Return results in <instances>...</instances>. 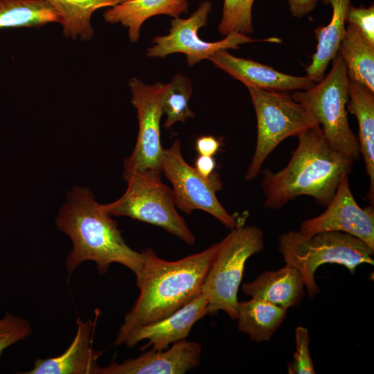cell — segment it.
Returning <instances> with one entry per match:
<instances>
[{
    "instance_id": "obj_1",
    "label": "cell",
    "mask_w": 374,
    "mask_h": 374,
    "mask_svg": "<svg viewBox=\"0 0 374 374\" xmlns=\"http://www.w3.org/2000/svg\"><path fill=\"white\" fill-rule=\"evenodd\" d=\"M220 242L175 261L159 257L154 249L141 252L143 265L136 275L139 295L125 314L114 344H123L134 329L172 314L201 293Z\"/></svg>"
},
{
    "instance_id": "obj_2",
    "label": "cell",
    "mask_w": 374,
    "mask_h": 374,
    "mask_svg": "<svg viewBox=\"0 0 374 374\" xmlns=\"http://www.w3.org/2000/svg\"><path fill=\"white\" fill-rule=\"evenodd\" d=\"M296 138L297 147L285 168L276 172L262 171L263 205L267 208L280 209L301 195L327 206L341 178L353 170L355 161L329 146L320 126L307 129Z\"/></svg>"
},
{
    "instance_id": "obj_3",
    "label": "cell",
    "mask_w": 374,
    "mask_h": 374,
    "mask_svg": "<svg viewBox=\"0 0 374 374\" xmlns=\"http://www.w3.org/2000/svg\"><path fill=\"white\" fill-rule=\"evenodd\" d=\"M55 224L73 243L65 259L68 276L84 261L94 262L100 275L106 274L112 263L123 265L135 276L140 272L141 252L127 245L116 221L96 201L89 188L75 186L69 192Z\"/></svg>"
},
{
    "instance_id": "obj_4",
    "label": "cell",
    "mask_w": 374,
    "mask_h": 374,
    "mask_svg": "<svg viewBox=\"0 0 374 374\" xmlns=\"http://www.w3.org/2000/svg\"><path fill=\"white\" fill-rule=\"evenodd\" d=\"M278 249L285 265L300 271L307 294L312 299L320 291L314 274L321 265L339 264L352 274L361 264L374 265V249L357 237L341 231L304 235L299 231H289L278 237Z\"/></svg>"
},
{
    "instance_id": "obj_5",
    "label": "cell",
    "mask_w": 374,
    "mask_h": 374,
    "mask_svg": "<svg viewBox=\"0 0 374 374\" xmlns=\"http://www.w3.org/2000/svg\"><path fill=\"white\" fill-rule=\"evenodd\" d=\"M348 81L346 65L337 53L321 80L308 89L293 91L291 96L321 125L329 146L355 161L361 154L348 118Z\"/></svg>"
},
{
    "instance_id": "obj_6",
    "label": "cell",
    "mask_w": 374,
    "mask_h": 374,
    "mask_svg": "<svg viewBox=\"0 0 374 374\" xmlns=\"http://www.w3.org/2000/svg\"><path fill=\"white\" fill-rule=\"evenodd\" d=\"M263 247L262 230L244 225L243 219L220 242L201 290L208 302V314L223 311L231 319H236L238 292L245 263Z\"/></svg>"
},
{
    "instance_id": "obj_7",
    "label": "cell",
    "mask_w": 374,
    "mask_h": 374,
    "mask_svg": "<svg viewBox=\"0 0 374 374\" xmlns=\"http://www.w3.org/2000/svg\"><path fill=\"white\" fill-rule=\"evenodd\" d=\"M161 174L134 172L123 175L127 188L117 200L103 204L111 216H126L161 227L189 245L195 237L176 209L172 190Z\"/></svg>"
},
{
    "instance_id": "obj_8",
    "label": "cell",
    "mask_w": 374,
    "mask_h": 374,
    "mask_svg": "<svg viewBox=\"0 0 374 374\" xmlns=\"http://www.w3.org/2000/svg\"><path fill=\"white\" fill-rule=\"evenodd\" d=\"M257 121V141L244 179L251 181L260 172L269 154L284 139L320 126L287 92L247 87Z\"/></svg>"
},
{
    "instance_id": "obj_9",
    "label": "cell",
    "mask_w": 374,
    "mask_h": 374,
    "mask_svg": "<svg viewBox=\"0 0 374 374\" xmlns=\"http://www.w3.org/2000/svg\"><path fill=\"white\" fill-rule=\"evenodd\" d=\"M161 170L172 186L176 207L186 214L195 210L206 211L230 229L242 220L229 213L218 201L216 193L222 186L218 173L215 172L208 179L203 177L184 159L179 140L164 149Z\"/></svg>"
},
{
    "instance_id": "obj_10",
    "label": "cell",
    "mask_w": 374,
    "mask_h": 374,
    "mask_svg": "<svg viewBox=\"0 0 374 374\" xmlns=\"http://www.w3.org/2000/svg\"><path fill=\"white\" fill-rule=\"evenodd\" d=\"M131 103L137 112L139 134L133 152L125 159L123 175L134 172L162 173L164 149L161 143L160 121L169 84H146L136 78L129 80Z\"/></svg>"
},
{
    "instance_id": "obj_11",
    "label": "cell",
    "mask_w": 374,
    "mask_h": 374,
    "mask_svg": "<svg viewBox=\"0 0 374 374\" xmlns=\"http://www.w3.org/2000/svg\"><path fill=\"white\" fill-rule=\"evenodd\" d=\"M211 8L209 1H204L189 17L172 19L169 33L154 37L152 40L154 46L147 49V55L163 58L172 53H181L186 55L188 66H193L202 60L208 59L218 50L237 49L242 44L260 41L281 42L278 37L256 39L238 32L230 33L217 42L204 41L199 38L197 33L200 28L206 25Z\"/></svg>"
},
{
    "instance_id": "obj_12",
    "label": "cell",
    "mask_w": 374,
    "mask_h": 374,
    "mask_svg": "<svg viewBox=\"0 0 374 374\" xmlns=\"http://www.w3.org/2000/svg\"><path fill=\"white\" fill-rule=\"evenodd\" d=\"M319 215L304 220L299 231L312 235L322 231H341L362 240L374 249V208L373 205L361 208L351 192L348 175H344L335 193Z\"/></svg>"
},
{
    "instance_id": "obj_13",
    "label": "cell",
    "mask_w": 374,
    "mask_h": 374,
    "mask_svg": "<svg viewBox=\"0 0 374 374\" xmlns=\"http://www.w3.org/2000/svg\"><path fill=\"white\" fill-rule=\"evenodd\" d=\"M202 351L199 343L184 339L166 350H150L122 363L112 360L99 366L98 374H184L199 366Z\"/></svg>"
},
{
    "instance_id": "obj_14",
    "label": "cell",
    "mask_w": 374,
    "mask_h": 374,
    "mask_svg": "<svg viewBox=\"0 0 374 374\" xmlns=\"http://www.w3.org/2000/svg\"><path fill=\"white\" fill-rule=\"evenodd\" d=\"M207 305L208 302L201 292L169 316L132 330L123 344L130 348L143 340H148L143 349L152 346L154 350H166L170 344L186 339L195 323L208 314Z\"/></svg>"
},
{
    "instance_id": "obj_15",
    "label": "cell",
    "mask_w": 374,
    "mask_h": 374,
    "mask_svg": "<svg viewBox=\"0 0 374 374\" xmlns=\"http://www.w3.org/2000/svg\"><path fill=\"white\" fill-rule=\"evenodd\" d=\"M208 60L219 69L242 82L247 87L288 92L306 90L314 84L307 75L296 76L281 73L252 60L235 57L226 49L215 51Z\"/></svg>"
},
{
    "instance_id": "obj_16",
    "label": "cell",
    "mask_w": 374,
    "mask_h": 374,
    "mask_svg": "<svg viewBox=\"0 0 374 374\" xmlns=\"http://www.w3.org/2000/svg\"><path fill=\"white\" fill-rule=\"evenodd\" d=\"M83 321L77 317V331L68 348L61 355L46 359H35L33 368L24 374H98V360L103 351L93 348V334L99 316Z\"/></svg>"
},
{
    "instance_id": "obj_17",
    "label": "cell",
    "mask_w": 374,
    "mask_h": 374,
    "mask_svg": "<svg viewBox=\"0 0 374 374\" xmlns=\"http://www.w3.org/2000/svg\"><path fill=\"white\" fill-rule=\"evenodd\" d=\"M243 292L285 309L296 306L305 295V285L300 271L285 265L276 270L261 273L253 281L242 285Z\"/></svg>"
},
{
    "instance_id": "obj_18",
    "label": "cell",
    "mask_w": 374,
    "mask_h": 374,
    "mask_svg": "<svg viewBox=\"0 0 374 374\" xmlns=\"http://www.w3.org/2000/svg\"><path fill=\"white\" fill-rule=\"evenodd\" d=\"M347 112L357 118L359 152L370 185L367 198L374 203V91L354 81H348Z\"/></svg>"
},
{
    "instance_id": "obj_19",
    "label": "cell",
    "mask_w": 374,
    "mask_h": 374,
    "mask_svg": "<svg viewBox=\"0 0 374 374\" xmlns=\"http://www.w3.org/2000/svg\"><path fill=\"white\" fill-rule=\"evenodd\" d=\"M188 8L187 0H125L106 10L103 18L107 23H120L126 27L130 40L137 42L145 20L157 15L177 18L188 12Z\"/></svg>"
},
{
    "instance_id": "obj_20",
    "label": "cell",
    "mask_w": 374,
    "mask_h": 374,
    "mask_svg": "<svg viewBox=\"0 0 374 374\" xmlns=\"http://www.w3.org/2000/svg\"><path fill=\"white\" fill-rule=\"evenodd\" d=\"M351 0H323L330 4L332 9L330 21L325 26L314 30L317 46L307 66L306 75L314 82H318L325 76L329 63L338 53L340 42L346 30V17Z\"/></svg>"
},
{
    "instance_id": "obj_21",
    "label": "cell",
    "mask_w": 374,
    "mask_h": 374,
    "mask_svg": "<svg viewBox=\"0 0 374 374\" xmlns=\"http://www.w3.org/2000/svg\"><path fill=\"white\" fill-rule=\"evenodd\" d=\"M287 310L258 299L238 301L237 329L257 343L268 341L284 321Z\"/></svg>"
},
{
    "instance_id": "obj_22",
    "label": "cell",
    "mask_w": 374,
    "mask_h": 374,
    "mask_svg": "<svg viewBox=\"0 0 374 374\" xmlns=\"http://www.w3.org/2000/svg\"><path fill=\"white\" fill-rule=\"evenodd\" d=\"M337 53L346 65L348 80L374 91V45L353 25L346 27Z\"/></svg>"
},
{
    "instance_id": "obj_23",
    "label": "cell",
    "mask_w": 374,
    "mask_h": 374,
    "mask_svg": "<svg viewBox=\"0 0 374 374\" xmlns=\"http://www.w3.org/2000/svg\"><path fill=\"white\" fill-rule=\"evenodd\" d=\"M55 10L65 37L88 41L94 35L91 17L94 11L125 0H46Z\"/></svg>"
},
{
    "instance_id": "obj_24",
    "label": "cell",
    "mask_w": 374,
    "mask_h": 374,
    "mask_svg": "<svg viewBox=\"0 0 374 374\" xmlns=\"http://www.w3.org/2000/svg\"><path fill=\"white\" fill-rule=\"evenodd\" d=\"M58 22L59 17L46 0H0V28H39Z\"/></svg>"
},
{
    "instance_id": "obj_25",
    "label": "cell",
    "mask_w": 374,
    "mask_h": 374,
    "mask_svg": "<svg viewBox=\"0 0 374 374\" xmlns=\"http://www.w3.org/2000/svg\"><path fill=\"white\" fill-rule=\"evenodd\" d=\"M168 84L163 104V114L167 115L164 125L166 128H170L177 122H184L187 118L195 116V113L188 107L193 92L190 79L177 74Z\"/></svg>"
},
{
    "instance_id": "obj_26",
    "label": "cell",
    "mask_w": 374,
    "mask_h": 374,
    "mask_svg": "<svg viewBox=\"0 0 374 374\" xmlns=\"http://www.w3.org/2000/svg\"><path fill=\"white\" fill-rule=\"evenodd\" d=\"M255 0H224L219 32L226 35L232 32L245 35L254 31L252 24V6Z\"/></svg>"
},
{
    "instance_id": "obj_27",
    "label": "cell",
    "mask_w": 374,
    "mask_h": 374,
    "mask_svg": "<svg viewBox=\"0 0 374 374\" xmlns=\"http://www.w3.org/2000/svg\"><path fill=\"white\" fill-rule=\"evenodd\" d=\"M31 333L32 327L28 321L6 312L0 319V357L7 348L26 339Z\"/></svg>"
},
{
    "instance_id": "obj_28",
    "label": "cell",
    "mask_w": 374,
    "mask_h": 374,
    "mask_svg": "<svg viewBox=\"0 0 374 374\" xmlns=\"http://www.w3.org/2000/svg\"><path fill=\"white\" fill-rule=\"evenodd\" d=\"M296 350L293 360L287 365L289 374H314L315 370L310 352L308 330L298 326L295 330Z\"/></svg>"
},
{
    "instance_id": "obj_29",
    "label": "cell",
    "mask_w": 374,
    "mask_h": 374,
    "mask_svg": "<svg viewBox=\"0 0 374 374\" xmlns=\"http://www.w3.org/2000/svg\"><path fill=\"white\" fill-rule=\"evenodd\" d=\"M346 23L355 26L367 40L374 45V6H350L346 17Z\"/></svg>"
},
{
    "instance_id": "obj_30",
    "label": "cell",
    "mask_w": 374,
    "mask_h": 374,
    "mask_svg": "<svg viewBox=\"0 0 374 374\" xmlns=\"http://www.w3.org/2000/svg\"><path fill=\"white\" fill-rule=\"evenodd\" d=\"M220 148V141L211 135L199 136L195 141V150L199 155L213 157Z\"/></svg>"
},
{
    "instance_id": "obj_31",
    "label": "cell",
    "mask_w": 374,
    "mask_h": 374,
    "mask_svg": "<svg viewBox=\"0 0 374 374\" xmlns=\"http://www.w3.org/2000/svg\"><path fill=\"white\" fill-rule=\"evenodd\" d=\"M293 17L301 18L311 12L318 0H286Z\"/></svg>"
},
{
    "instance_id": "obj_32",
    "label": "cell",
    "mask_w": 374,
    "mask_h": 374,
    "mask_svg": "<svg viewBox=\"0 0 374 374\" xmlns=\"http://www.w3.org/2000/svg\"><path fill=\"white\" fill-rule=\"evenodd\" d=\"M195 168L204 178L208 179L215 172L216 163L211 156L199 155L195 163Z\"/></svg>"
}]
</instances>
